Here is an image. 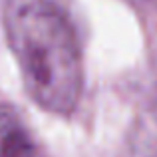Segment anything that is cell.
I'll return each instance as SVG.
<instances>
[{
  "instance_id": "cell-3",
  "label": "cell",
  "mask_w": 157,
  "mask_h": 157,
  "mask_svg": "<svg viewBox=\"0 0 157 157\" xmlns=\"http://www.w3.org/2000/svg\"><path fill=\"white\" fill-rule=\"evenodd\" d=\"M129 151L131 157H157V101L135 119L129 133Z\"/></svg>"
},
{
  "instance_id": "cell-2",
  "label": "cell",
  "mask_w": 157,
  "mask_h": 157,
  "mask_svg": "<svg viewBox=\"0 0 157 157\" xmlns=\"http://www.w3.org/2000/svg\"><path fill=\"white\" fill-rule=\"evenodd\" d=\"M0 157H38L28 125L10 105H0Z\"/></svg>"
},
{
  "instance_id": "cell-1",
  "label": "cell",
  "mask_w": 157,
  "mask_h": 157,
  "mask_svg": "<svg viewBox=\"0 0 157 157\" xmlns=\"http://www.w3.org/2000/svg\"><path fill=\"white\" fill-rule=\"evenodd\" d=\"M4 32L30 98L52 113L76 109L82 54L66 14L52 0H4Z\"/></svg>"
}]
</instances>
